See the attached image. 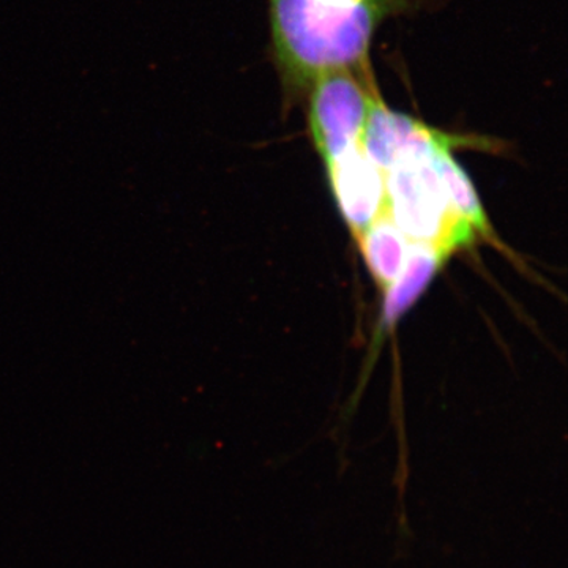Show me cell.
<instances>
[{"mask_svg":"<svg viewBox=\"0 0 568 568\" xmlns=\"http://www.w3.org/2000/svg\"><path fill=\"white\" fill-rule=\"evenodd\" d=\"M447 254L439 248L426 244H413L410 242L405 264L398 276L386 287L383 312H381V328L388 331L398 323L399 317L405 315L426 287L432 284L437 272L446 263Z\"/></svg>","mask_w":568,"mask_h":568,"instance_id":"obj_3","label":"cell"},{"mask_svg":"<svg viewBox=\"0 0 568 568\" xmlns=\"http://www.w3.org/2000/svg\"><path fill=\"white\" fill-rule=\"evenodd\" d=\"M457 149H459L458 145H448L440 151L439 159H437L440 178L446 185L452 209L457 213L458 219L473 227L477 237L491 239V226H489L484 205L478 200L476 186L467 175L465 168L455 159L454 152Z\"/></svg>","mask_w":568,"mask_h":568,"instance_id":"obj_5","label":"cell"},{"mask_svg":"<svg viewBox=\"0 0 568 568\" xmlns=\"http://www.w3.org/2000/svg\"><path fill=\"white\" fill-rule=\"evenodd\" d=\"M357 242L369 274L383 290H386L402 271L410 242L386 213L369 224L364 233L358 235Z\"/></svg>","mask_w":568,"mask_h":568,"instance_id":"obj_4","label":"cell"},{"mask_svg":"<svg viewBox=\"0 0 568 568\" xmlns=\"http://www.w3.org/2000/svg\"><path fill=\"white\" fill-rule=\"evenodd\" d=\"M323 163L339 213L357 239L386 213L383 170L366 155L362 138L323 160Z\"/></svg>","mask_w":568,"mask_h":568,"instance_id":"obj_2","label":"cell"},{"mask_svg":"<svg viewBox=\"0 0 568 568\" xmlns=\"http://www.w3.org/2000/svg\"><path fill=\"white\" fill-rule=\"evenodd\" d=\"M417 0H268L272 55L284 100L306 99L321 78L368 73L373 37Z\"/></svg>","mask_w":568,"mask_h":568,"instance_id":"obj_1","label":"cell"}]
</instances>
